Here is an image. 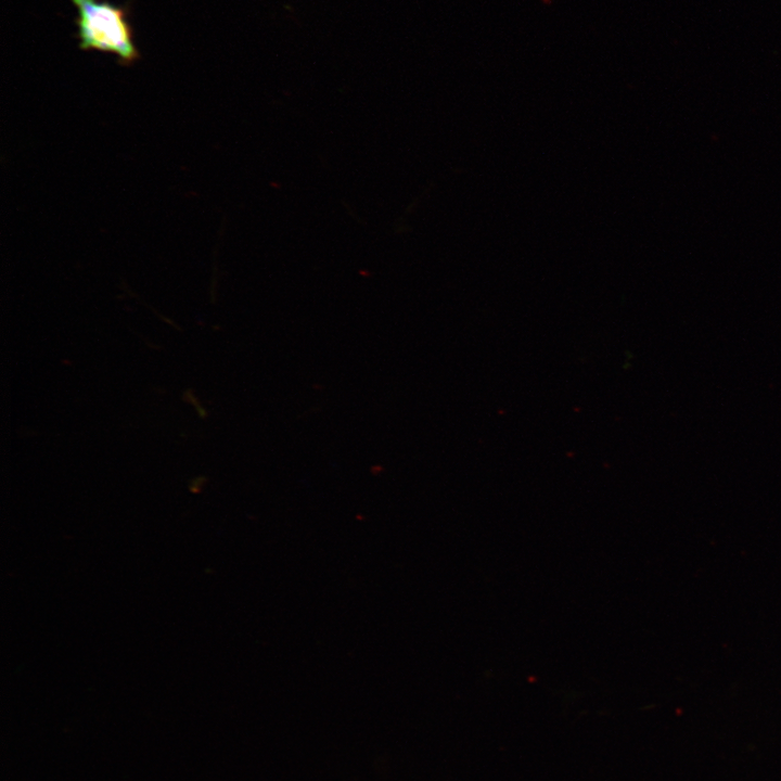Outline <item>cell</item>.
I'll return each instance as SVG.
<instances>
[{
  "label": "cell",
  "mask_w": 781,
  "mask_h": 781,
  "mask_svg": "<svg viewBox=\"0 0 781 781\" xmlns=\"http://www.w3.org/2000/svg\"><path fill=\"white\" fill-rule=\"evenodd\" d=\"M78 11L79 49L114 53L121 65L139 57L127 11L105 0H71Z\"/></svg>",
  "instance_id": "1"
}]
</instances>
